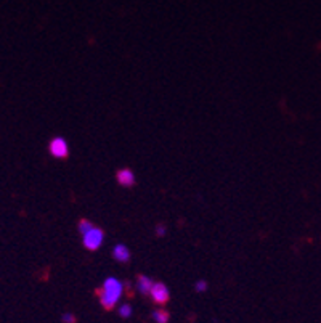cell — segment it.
<instances>
[{"instance_id":"cell-3","label":"cell","mask_w":321,"mask_h":323,"mask_svg":"<svg viewBox=\"0 0 321 323\" xmlns=\"http://www.w3.org/2000/svg\"><path fill=\"white\" fill-rule=\"evenodd\" d=\"M48 152L56 160H66L69 155V147L63 137H55L48 143Z\"/></svg>"},{"instance_id":"cell-4","label":"cell","mask_w":321,"mask_h":323,"mask_svg":"<svg viewBox=\"0 0 321 323\" xmlns=\"http://www.w3.org/2000/svg\"><path fill=\"white\" fill-rule=\"evenodd\" d=\"M149 296H151V299L159 306L167 304L169 299H170L169 288L164 283H154L153 288H151V293H149Z\"/></svg>"},{"instance_id":"cell-5","label":"cell","mask_w":321,"mask_h":323,"mask_svg":"<svg viewBox=\"0 0 321 323\" xmlns=\"http://www.w3.org/2000/svg\"><path fill=\"white\" fill-rule=\"evenodd\" d=\"M116 178L120 186H124V188H130L135 183H137V178H135V174L130 170V169H120L117 170L116 174Z\"/></svg>"},{"instance_id":"cell-13","label":"cell","mask_w":321,"mask_h":323,"mask_svg":"<svg viewBox=\"0 0 321 323\" xmlns=\"http://www.w3.org/2000/svg\"><path fill=\"white\" fill-rule=\"evenodd\" d=\"M166 232H167V230H166V225L159 224L158 227H156V236H159V238H161V236L166 235Z\"/></svg>"},{"instance_id":"cell-1","label":"cell","mask_w":321,"mask_h":323,"mask_svg":"<svg viewBox=\"0 0 321 323\" xmlns=\"http://www.w3.org/2000/svg\"><path fill=\"white\" fill-rule=\"evenodd\" d=\"M124 291V285L119 282L117 278L109 277L105 280L103 288L97 290V294L100 296V303L106 309V311H111V309L117 304V301L122 296Z\"/></svg>"},{"instance_id":"cell-8","label":"cell","mask_w":321,"mask_h":323,"mask_svg":"<svg viewBox=\"0 0 321 323\" xmlns=\"http://www.w3.org/2000/svg\"><path fill=\"white\" fill-rule=\"evenodd\" d=\"M151 319L154 323H169L170 314L167 311H164V309H156V311L151 314Z\"/></svg>"},{"instance_id":"cell-9","label":"cell","mask_w":321,"mask_h":323,"mask_svg":"<svg viewBox=\"0 0 321 323\" xmlns=\"http://www.w3.org/2000/svg\"><path fill=\"white\" fill-rule=\"evenodd\" d=\"M94 227H95V225L92 224L90 220H87V219H82V220L79 222V232H81V235H82V236H84L85 233H87V232H90Z\"/></svg>"},{"instance_id":"cell-6","label":"cell","mask_w":321,"mask_h":323,"mask_svg":"<svg viewBox=\"0 0 321 323\" xmlns=\"http://www.w3.org/2000/svg\"><path fill=\"white\" fill-rule=\"evenodd\" d=\"M112 257H114V261L125 264L130 261V251H128L125 245H116L112 249Z\"/></svg>"},{"instance_id":"cell-2","label":"cell","mask_w":321,"mask_h":323,"mask_svg":"<svg viewBox=\"0 0 321 323\" xmlns=\"http://www.w3.org/2000/svg\"><path fill=\"white\" fill-rule=\"evenodd\" d=\"M103 240H105V233H103L102 228H98V227H94L90 232H87L82 236L84 246L89 251H97L100 246L103 245Z\"/></svg>"},{"instance_id":"cell-11","label":"cell","mask_w":321,"mask_h":323,"mask_svg":"<svg viewBox=\"0 0 321 323\" xmlns=\"http://www.w3.org/2000/svg\"><path fill=\"white\" fill-rule=\"evenodd\" d=\"M61 322L63 323H76V315L71 312H64L61 315Z\"/></svg>"},{"instance_id":"cell-10","label":"cell","mask_w":321,"mask_h":323,"mask_svg":"<svg viewBox=\"0 0 321 323\" xmlns=\"http://www.w3.org/2000/svg\"><path fill=\"white\" fill-rule=\"evenodd\" d=\"M132 312H133L132 307L128 306V304H122V306L119 307V315L122 319H130L132 317Z\"/></svg>"},{"instance_id":"cell-7","label":"cell","mask_w":321,"mask_h":323,"mask_svg":"<svg viewBox=\"0 0 321 323\" xmlns=\"http://www.w3.org/2000/svg\"><path fill=\"white\" fill-rule=\"evenodd\" d=\"M153 280L149 277H145V275H140L138 280H137V288L141 294H149L151 293V288H153Z\"/></svg>"},{"instance_id":"cell-12","label":"cell","mask_w":321,"mask_h":323,"mask_svg":"<svg viewBox=\"0 0 321 323\" xmlns=\"http://www.w3.org/2000/svg\"><path fill=\"white\" fill-rule=\"evenodd\" d=\"M195 290H196L198 293L208 291V283H206L204 280H199V282H196V285H195Z\"/></svg>"}]
</instances>
